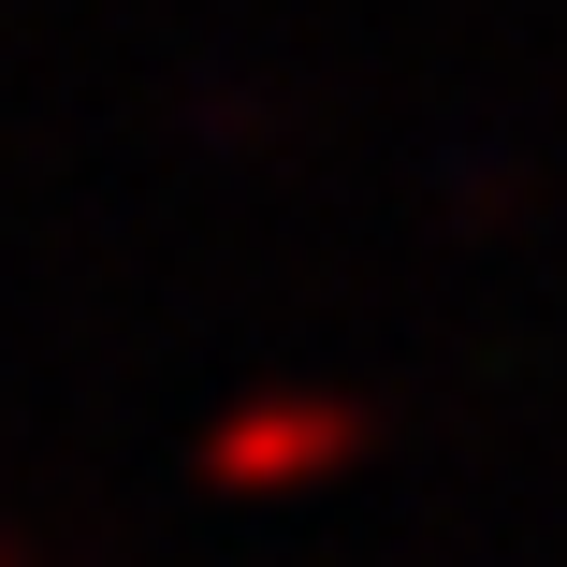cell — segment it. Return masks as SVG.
<instances>
[{
  "label": "cell",
  "mask_w": 567,
  "mask_h": 567,
  "mask_svg": "<svg viewBox=\"0 0 567 567\" xmlns=\"http://www.w3.org/2000/svg\"><path fill=\"white\" fill-rule=\"evenodd\" d=\"M350 451H364V408H350V393H248L234 422L204 436V481H218V495H277V481L350 466Z\"/></svg>",
  "instance_id": "obj_1"
},
{
  "label": "cell",
  "mask_w": 567,
  "mask_h": 567,
  "mask_svg": "<svg viewBox=\"0 0 567 567\" xmlns=\"http://www.w3.org/2000/svg\"><path fill=\"white\" fill-rule=\"evenodd\" d=\"M0 567H16V553H0Z\"/></svg>",
  "instance_id": "obj_2"
}]
</instances>
